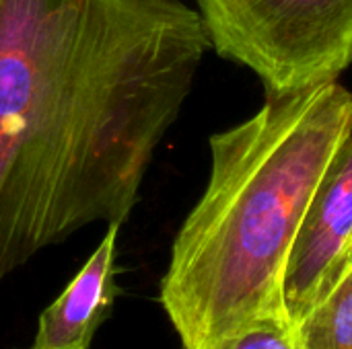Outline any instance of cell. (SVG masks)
I'll list each match as a JSON object with an SVG mask.
<instances>
[{"label": "cell", "instance_id": "9", "mask_svg": "<svg viewBox=\"0 0 352 349\" xmlns=\"http://www.w3.org/2000/svg\"><path fill=\"white\" fill-rule=\"evenodd\" d=\"M19 349H21V348H19Z\"/></svg>", "mask_w": 352, "mask_h": 349}, {"label": "cell", "instance_id": "7", "mask_svg": "<svg viewBox=\"0 0 352 349\" xmlns=\"http://www.w3.org/2000/svg\"><path fill=\"white\" fill-rule=\"evenodd\" d=\"M212 349H301L295 325L287 315L260 319L233 335L219 341Z\"/></svg>", "mask_w": 352, "mask_h": 349}, {"label": "cell", "instance_id": "4", "mask_svg": "<svg viewBox=\"0 0 352 349\" xmlns=\"http://www.w3.org/2000/svg\"><path fill=\"white\" fill-rule=\"evenodd\" d=\"M352 247V136L324 175L295 237L283 278L293 325L340 274Z\"/></svg>", "mask_w": 352, "mask_h": 349}, {"label": "cell", "instance_id": "8", "mask_svg": "<svg viewBox=\"0 0 352 349\" xmlns=\"http://www.w3.org/2000/svg\"><path fill=\"white\" fill-rule=\"evenodd\" d=\"M351 249H352V247H351Z\"/></svg>", "mask_w": 352, "mask_h": 349}, {"label": "cell", "instance_id": "3", "mask_svg": "<svg viewBox=\"0 0 352 349\" xmlns=\"http://www.w3.org/2000/svg\"><path fill=\"white\" fill-rule=\"evenodd\" d=\"M210 49L250 68L268 97L338 80L352 64V0H194Z\"/></svg>", "mask_w": 352, "mask_h": 349}, {"label": "cell", "instance_id": "2", "mask_svg": "<svg viewBox=\"0 0 352 349\" xmlns=\"http://www.w3.org/2000/svg\"><path fill=\"white\" fill-rule=\"evenodd\" d=\"M352 136V93L338 80L268 97L210 136V171L171 245L159 302L184 349L287 315L283 278L303 216Z\"/></svg>", "mask_w": 352, "mask_h": 349}, {"label": "cell", "instance_id": "5", "mask_svg": "<svg viewBox=\"0 0 352 349\" xmlns=\"http://www.w3.org/2000/svg\"><path fill=\"white\" fill-rule=\"evenodd\" d=\"M120 224H109L97 249L62 294L39 315L29 349H89L95 333L111 315L118 284L116 257Z\"/></svg>", "mask_w": 352, "mask_h": 349}, {"label": "cell", "instance_id": "1", "mask_svg": "<svg viewBox=\"0 0 352 349\" xmlns=\"http://www.w3.org/2000/svg\"><path fill=\"white\" fill-rule=\"evenodd\" d=\"M208 49L184 0H0V284L128 222Z\"/></svg>", "mask_w": 352, "mask_h": 349}, {"label": "cell", "instance_id": "6", "mask_svg": "<svg viewBox=\"0 0 352 349\" xmlns=\"http://www.w3.org/2000/svg\"><path fill=\"white\" fill-rule=\"evenodd\" d=\"M301 349H352V249L316 304L295 323Z\"/></svg>", "mask_w": 352, "mask_h": 349}]
</instances>
